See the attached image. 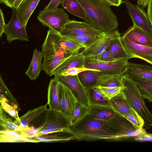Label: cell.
<instances>
[{
	"mask_svg": "<svg viewBox=\"0 0 152 152\" xmlns=\"http://www.w3.org/2000/svg\"><path fill=\"white\" fill-rule=\"evenodd\" d=\"M86 14L85 21L102 32L116 30L117 17L110 7L103 0H77Z\"/></svg>",
	"mask_w": 152,
	"mask_h": 152,
	"instance_id": "6da1fadb",
	"label": "cell"
},
{
	"mask_svg": "<svg viewBox=\"0 0 152 152\" xmlns=\"http://www.w3.org/2000/svg\"><path fill=\"white\" fill-rule=\"evenodd\" d=\"M69 130L77 140H116L118 136L117 132L107 122L94 119L88 115L77 123L71 125Z\"/></svg>",
	"mask_w": 152,
	"mask_h": 152,
	"instance_id": "7a4b0ae2",
	"label": "cell"
},
{
	"mask_svg": "<svg viewBox=\"0 0 152 152\" xmlns=\"http://www.w3.org/2000/svg\"><path fill=\"white\" fill-rule=\"evenodd\" d=\"M61 37L59 33L49 28L42 46V70L50 77L53 75L57 67L73 54L67 51L62 46Z\"/></svg>",
	"mask_w": 152,
	"mask_h": 152,
	"instance_id": "3957f363",
	"label": "cell"
},
{
	"mask_svg": "<svg viewBox=\"0 0 152 152\" xmlns=\"http://www.w3.org/2000/svg\"><path fill=\"white\" fill-rule=\"evenodd\" d=\"M122 83L125 86L121 92L122 96L143 119L144 126L147 128H150L152 126V113L146 106L144 98L141 96L135 82L124 75Z\"/></svg>",
	"mask_w": 152,
	"mask_h": 152,
	"instance_id": "277c9868",
	"label": "cell"
},
{
	"mask_svg": "<svg viewBox=\"0 0 152 152\" xmlns=\"http://www.w3.org/2000/svg\"><path fill=\"white\" fill-rule=\"evenodd\" d=\"M37 18L43 25L58 33L70 20L63 7L52 10L44 8L39 12Z\"/></svg>",
	"mask_w": 152,
	"mask_h": 152,
	"instance_id": "5b68a950",
	"label": "cell"
},
{
	"mask_svg": "<svg viewBox=\"0 0 152 152\" xmlns=\"http://www.w3.org/2000/svg\"><path fill=\"white\" fill-rule=\"evenodd\" d=\"M128 60L124 59L105 61L86 58L84 66L86 68L96 70L104 74L123 75L127 70Z\"/></svg>",
	"mask_w": 152,
	"mask_h": 152,
	"instance_id": "8992f818",
	"label": "cell"
},
{
	"mask_svg": "<svg viewBox=\"0 0 152 152\" xmlns=\"http://www.w3.org/2000/svg\"><path fill=\"white\" fill-rule=\"evenodd\" d=\"M113 108L115 111V114L107 122L118 134L116 140H124L136 137L143 131L142 128L136 127L117 110Z\"/></svg>",
	"mask_w": 152,
	"mask_h": 152,
	"instance_id": "52a82bcc",
	"label": "cell"
},
{
	"mask_svg": "<svg viewBox=\"0 0 152 152\" xmlns=\"http://www.w3.org/2000/svg\"><path fill=\"white\" fill-rule=\"evenodd\" d=\"M120 36L121 34L117 30L103 32L97 40L88 47L84 48L81 53L86 58L98 59L108 49L112 41Z\"/></svg>",
	"mask_w": 152,
	"mask_h": 152,
	"instance_id": "ba28073f",
	"label": "cell"
},
{
	"mask_svg": "<svg viewBox=\"0 0 152 152\" xmlns=\"http://www.w3.org/2000/svg\"><path fill=\"white\" fill-rule=\"evenodd\" d=\"M54 76L55 79L64 84L72 91L79 102L88 107L89 102L87 90L80 82L78 75Z\"/></svg>",
	"mask_w": 152,
	"mask_h": 152,
	"instance_id": "9c48e42d",
	"label": "cell"
},
{
	"mask_svg": "<svg viewBox=\"0 0 152 152\" xmlns=\"http://www.w3.org/2000/svg\"><path fill=\"white\" fill-rule=\"evenodd\" d=\"M46 112L45 121L40 127L39 131L51 129L57 132L70 133L69 128L71 125V123L60 111L49 108L47 109Z\"/></svg>",
	"mask_w": 152,
	"mask_h": 152,
	"instance_id": "30bf717a",
	"label": "cell"
},
{
	"mask_svg": "<svg viewBox=\"0 0 152 152\" xmlns=\"http://www.w3.org/2000/svg\"><path fill=\"white\" fill-rule=\"evenodd\" d=\"M59 83L58 95L60 111L71 123L78 101L69 88L60 82Z\"/></svg>",
	"mask_w": 152,
	"mask_h": 152,
	"instance_id": "8fae6325",
	"label": "cell"
},
{
	"mask_svg": "<svg viewBox=\"0 0 152 152\" xmlns=\"http://www.w3.org/2000/svg\"><path fill=\"white\" fill-rule=\"evenodd\" d=\"M124 1L133 25L142 30L152 39V26L147 12L141 6L133 4L128 0Z\"/></svg>",
	"mask_w": 152,
	"mask_h": 152,
	"instance_id": "7c38bea8",
	"label": "cell"
},
{
	"mask_svg": "<svg viewBox=\"0 0 152 152\" xmlns=\"http://www.w3.org/2000/svg\"><path fill=\"white\" fill-rule=\"evenodd\" d=\"M11 9L12 17L6 25L4 31L7 42L10 43L16 40L28 41L26 26L23 24L19 19L16 9L13 7Z\"/></svg>",
	"mask_w": 152,
	"mask_h": 152,
	"instance_id": "4fadbf2b",
	"label": "cell"
},
{
	"mask_svg": "<svg viewBox=\"0 0 152 152\" xmlns=\"http://www.w3.org/2000/svg\"><path fill=\"white\" fill-rule=\"evenodd\" d=\"M102 32L85 21L70 20L59 33L66 37L82 35H101Z\"/></svg>",
	"mask_w": 152,
	"mask_h": 152,
	"instance_id": "5bb4252c",
	"label": "cell"
},
{
	"mask_svg": "<svg viewBox=\"0 0 152 152\" xmlns=\"http://www.w3.org/2000/svg\"><path fill=\"white\" fill-rule=\"evenodd\" d=\"M121 39L129 59L133 58H138L152 65V47L135 43L123 36L121 37Z\"/></svg>",
	"mask_w": 152,
	"mask_h": 152,
	"instance_id": "9a60e30c",
	"label": "cell"
},
{
	"mask_svg": "<svg viewBox=\"0 0 152 152\" xmlns=\"http://www.w3.org/2000/svg\"><path fill=\"white\" fill-rule=\"evenodd\" d=\"M124 75L133 80L141 79L152 81V66L128 62L127 70Z\"/></svg>",
	"mask_w": 152,
	"mask_h": 152,
	"instance_id": "2e32d148",
	"label": "cell"
},
{
	"mask_svg": "<svg viewBox=\"0 0 152 152\" xmlns=\"http://www.w3.org/2000/svg\"><path fill=\"white\" fill-rule=\"evenodd\" d=\"M122 36L135 43L152 47V38L144 31L134 25L130 27Z\"/></svg>",
	"mask_w": 152,
	"mask_h": 152,
	"instance_id": "e0dca14e",
	"label": "cell"
},
{
	"mask_svg": "<svg viewBox=\"0 0 152 152\" xmlns=\"http://www.w3.org/2000/svg\"><path fill=\"white\" fill-rule=\"evenodd\" d=\"M85 59L81 52L72 54L56 68L53 72V75H60L73 68L85 67Z\"/></svg>",
	"mask_w": 152,
	"mask_h": 152,
	"instance_id": "ac0fdd59",
	"label": "cell"
},
{
	"mask_svg": "<svg viewBox=\"0 0 152 152\" xmlns=\"http://www.w3.org/2000/svg\"><path fill=\"white\" fill-rule=\"evenodd\" d=\"M112 107L128 120L135 118L138 114L124 98L121 92L110 100Z\"/></svg>",
	"mask_w": 152,
	"mask_h": 152,
	"instance_id": "d6986e66",
	"label": "cell"
},
{
	"mask_svg": "<svg viewBox=\"0 0 152 152\" xmlns=\"http://www.w3.org/2000/svg\"><path fill=\"white\" fill-rule=\"evenodd\" d=\"M40 0H23L16 9L18 17L23 24L26 26L27 23L38 5Z\"/></svg>",
	"mask_w": 152,
	"mask_h": 152,
	"instance_id": "ffe728a7",
	"label": "cell"
},
{
	"mask_svg": "<svg viewBox=\"0 0 152 152\" xmlns=\"http://www.w3.org/2000/svg\"><path fill=\"white\" fill-rule=\"evenodd\" d=\"M88 115L98 120L107 122L114 115L115 111L112 107L90 105Z\"/></svg>",
	"mask_w": 152,
	"mask_h": 152,
	"instance_id": "44dd1931",
	"label": "cell"
},
{
	"mask_svg": "<svg viewBox=\"0 0 152 152\" xmlns=\"http://www.w3.org/2000/svg\"><path fill=\"white\" fill-rule=\"evenodd\" d=\"M43 58L42 51L34 49L30 64L25 73L31 80H36L42 70V62Z\"/></svg>",
	"mask_w": 152,
	"mask_h": 152,
	"instance_id": "7402d4cb",
	"label": "cell"
},
{
	"mask_svg": "<svg viewBox=\"0 0 152 152\" xmlns=\"http://www.w3.org/2000/svg\"><path fill=\"white\" fill-rule=\"evenodd\" d=\"M97 82L94 86L108 87H123L122 78L124 75H111L104 74L97 71Z\"/></svg>",
	"mask_w": 152,
	"mask_h": 152,
	"instance_id": "603a6c76",
	"label": "cell"
},
{
	"mask_svg": "<svg viewBox=\"0 0 152 152\" xmlns=\"http://www.w3.org/2000/svg\"><path fill=\"white\" fill-rule=\"evenodd\" d=\"M59 82L54 78L49 83L47 104L50 108L60 111L59 103Z\"/></svg>",
	"mask_w": 152,
	"mask_h": 152,
	"instance_id": "cb8c5ba5",
	"label": "cell"
},
{
	"mask_svg": "<svg viewBox=\"0 0 152 152\" xmlns=\"http://www.w3.org/2000/svg\"><path fill=\"white\" fill-rule=\"evenodd\" d=\"M89 105L112 107L110 100L106 98L99 89L95 86L86 88Z\"/></svg>",
	"mask_w": 152,
	"mask_h": 152,
	"instance_id": "d4e9b609",
	"label": "cell"
},
{
	"mask_svg": "<svg viewBox=\"0 0 152 152\" xmlns=\"http://www.w3.org/2000/svg\"><path fill=\"white\" fill-rule=\"evenodd\" d=\"M35 137L29 139V142H49L53 141L77 140L71 133L67 132H59L53 135L49 134Z\"/></svg>",
	"mask_w": 152,
	"mask_h": 152,
	"instance_id": "484cf974",
	"label": "cell"
},
{
	"mask_svg": "<svg viewBox=\"0 0 152 152\" xmlns=\"http://www.w3.org/2000/svg\"><path fill=\"white\" fill-rule=\"evenodd\" d=\"M28 142L23 131L20 130H0V142Z\"/></svg>",
	"mask_w": 152,
	"mask_h": 152,
	"instance_id": "4316f807",
	"label": "cell"
},
{
	"mask_svg": "<svg viewBox=\"0 0 152 152\" xmlns=\"http://www.w3.org/2000/svg\"><path fill=\"white\" fill-rule=\"evenodd\" d=\"M47 105V104L34 109L30 110L20 117L18 120H15L14 121L22 128L28 127V125L34 119L46 111Z\"/></svg>",
	"mask_w": 152,
	"mask_h": 152,
	"instance_id": "83f0119b",
	"label": "cell"
},
{
	"mask_svg": "<svg viewBox=\"0 0 152 152\" xmlns=\"http://www.w3.org/2000/svg\"><path fill=\"white\" fill-rule=\"evenodd\" d=\"M121 37H119L113 40L108 49L111 56L115 60H128V56L122 44Z\"/></svg>",
	"mask_w": 152,
	"mask_h": 152,
	"instance_id": "f1b7e54d",
	"label": "cell"
},
{
	"mask_svg": "<svg viewBox=\"0 0 152 152\" xmlns=\"http://www.w3.org/2000/svg\"><path fill=\"white\" fill-rule=\"evenodd\" d=\"M61 5L72 15L86 20L85 11L77 0H63Z\"/></svg>",
	"mask_w": 152,
	"mask_h": 152,
	"instance_id": "f546056e",
	"label": "cell"
},
{
	"mask_svg": "<svg viewBox=\"0 0 152 152\" xmlns=\"http://www.w3.org/2000/svg\"><path fill=\"white\" fill-rule=\"evenodd\" d=\"M98 70H88L80 73L78 76L82 84L86 88L94 86L98 78Z\"/></svg>",
	"mask_w": 152,
	"mask_h": 152,
	"instance_id": "4dcf8cb0",
	"label": "cell"
},
{
	"mask_svg": "<svg viewBox=\"0 0 152 152\" xmlns=\"http://www.w3.org/2000/svg\"><path fill=\"white\" fill-rule=\"evenodd\" d=\"M133 80L135 82L142 97L152 102V81L141 79Z\"/></svg>",
	"mask_w": 152,
	"mask_h": 152,
	"instance_id": "1f68e13d",
	"label": "cell"
},
{
	"mask_svg": "<svg viewBox=\"0 0 152 152\" xmlns=\"http://www.w3.org/2000/svg\"><path fill=\"white\" fill-rule=\"evenodd\" d=\"M60 41L63 48L67 51L73 54L79 53L81 48H85L83 45L78 42L61 35Z\"/></svg>",
	"mask_w": 152,
	"mask_h": 152,
	"instance_id": "d6a6232c",
	"label": "cell"
},
{
	"mask_svg": "<svg viewBox=\"0 0 152 152\" xmlns=\"http://www.w3.org/2000/svg\"><path fill=\"white\" fill-rule=\"evenodd\" d=\"M4 110L0 108V124L1 129L20 130L22 129L20 126L7 116Z\"/></svg>",
	"mask_w": 152,
	"mask_h": 152,
	"instance_id": "836d02e7",
	"label": "cell"
},
{
	"mask_svg": "<svg viewBox=\"0 0 152 152\" xmlns=\"http://www.w3.org/2000/svg\"><path fill=\"white\" fill-rule=\"evenodd\" d=\"M89 112L88 107L78 102L71 122V125L75 124L83 119L88 115Z\"/></svg>",
	"mask_w": 152,
	"mask_h": 152,
	"instance_id": "e575fe53",
	"label": "cell"
},
{
	"mask_svg": "<svg viewBox=\"0 0 152 152\" xmlns=\"http://www.w3.org/2000/svg\"><path fill=\"white\" fill-rule=\"evenodd\" d=\"M101 35H82L66 37L80 43L85 48L92 45L98 39Z\"/></svg>",
	"mask_w": 152,
	"mask_h": 152,
	"instance_id": "d590c367",
	"label": "cell"
},
{
	"mask_svg": "<svg viewBox=\"0 0 152 152\" xmlns=\"http://www.w3.org/2000/svg\"><path fill=\"white\" fill-rule=\"evenodd\" d=\"M1 94L0 95V107L4 111L15 118V120H18L20 117L18 116L17 110L14 107L9 104L7 103V99L5 97V96L3 94Z\"/></svg>",
	"mask_w": 152,
	"mask_h": 152,
	"instance_id": "8d00e7d4",
	"label": "cell"
},
{
	"mask_svg": "<svg viewBox=\"0 0 152 152\" xmlns=\"http://www.w3.org/2000/svg\"><path fill=\"white\" fill-rule=\"evenodd\" d=\"M98 88L104 96L109 100L110 99L119 94L125 88L123 87H108L95 86Z\"/></svg>",
	"mask_w": 152,
	"mask_h": 152,
	"instance_id": "74e56055",
	"label": "cell"
},
{
	"mask_svg": "<svg viewBox=\"0 0 152 152\" xmlns=\"http://www.w3.org/2000/svg\"><path fill=\"white\" fill-rule=\"evenodd\" d=\"M0 91L5 93L19 109L20 110L18 107V104L16 99L12 96L10 91L4 84L1 75L0 76Z\"/></svg>",
	"mask_w": 152,
	"mask_h": 152,
	"instance_id": "f35d334b",
	"label": "cell"
},
{
	"mask_svg": "<svg viewBox=\"0 0 152 152\" xmlns=\"http://www.w3.org/2000/svg\"><path fill=\"white\" fill-rule=\"evenodd\" d=\"M94 69L83 67H74L70 69L60 75L64 76H75L77 75L80 73L84 71Z\"/></svg>",
	"mask_w": 152,
	"mask_h": 152,
	"instance_id": "ab89813d",
	"label": "cell"
},
{
	"mask_svg": "<svg viewBox=\"0 0 152 152\" xmlns=\"http://www.w3.org/2000/svg\"><path fill=\"white\" fill-rule=\"evenodd\" d=\"M134 140L141 141H152V137L143 129V131L137 136Z\"/></svg>",
	"mask_w": 152,
	"mask_h": 152,
	"instance_id": "60d3db41",
	"label": "cell"
},
{
	"mask_svg": "<svg viewBox=\"0 0 152 152\" xmlns=\"http://www.w3.org/2000/svg\"><path fill=\"white\" fill-rule=\"evenodd\" d=\"M97 60L105 61H111L116 60H115L112 57L108 49L100 55Z\"/></svg>",
	"mask_w": 152,
	"mask_h": 152,
	"instance_id": "b9f144b4",
	"label": "cell"
},
{
	"mask_svg": "<svg viewBox=\"0 0 152 152\" xmlns=\"http://www.w3.org/2000/svg\"><path fill=\"white\" fill-rule=\"evenodd\" d=\"M63 0H51L48 4L45 7L47 10H52L58 8L61 4Z\"/></svg>",
	"mask_w": 152,
	"mask_h": 152,
	"instance_id": "7bdbcfd3",
	"label": "cell"
},
{
	"mask_svg": "<svg viewBox=\"0 0 152 152\" xmlns=\"http://www.w3.org/2000/svg\"><path fill=\"white\" fill-rule=\"evenodd\" d=\"M6 24L5 23L3 13L1 9L0 10V37L4 33Z\"/></svg>",
	"mask_w": 152,
	"mask_h": 152,
	"instance_id": "ee69618b",
	"label": "cell"
},
{
	"mask_svg": "<svg viewBox=\"0 0 152 152\" xmlns=\"http://www.w3.org/2000/svg\"><path fill=\"white\" fill-rule=\"evenodd\" d=\"M110 6H113L118 7L122 4L124 3L122 0H103Z\"/></svg>",
	"mask_w": 152,
	"mask_h": 152,
	"instance_id": "f6af8a7d",
	"label": "cell"
},
{
	"mask_svg": "<svg viewBox=\"0 0 152 152\" xmlns=\"http://www.w3.org/2000/svg\"><path fill=\"white\" fill-rule=\"evenodd\" d=\"M147 7V14L152 26V0H149Z\"/></svg>",
	"mask_w": 152,
	"mask_h": 152,
	"instance_id": "bcb514c9",
	"label": "cell"
},
{
	"mask_svg": "<svg viewBox=\"0 0 152 152\" xmlns=\"http://www.w3.org/2000/svg\"><path fill=\"white\" fill-rule=\"evenodd\" d=\"M15 0H0V3H3L11 8L13 7Z\"/></svg>",
	"mask_w": 152,
	"mask_h": 152,
	"instance_id": "7dc6e473",
	"label": "cell"
},
{
	"mask_svg": "<svg viewBox=\"0 0 152 152\" xmlns=\"http://www.w3.org/2000/svg\"><path fill=\"white\" fill-rule=\"evenodd\" d=\"M148 1L149 0H137V4L141 6L144 8L148 6Z\"/></svg>",
	"mask_w": 152,
	"mask_h": 152,
	"instance_id": "c3c4849f",
	"label": "cell"
},
{
	"mask_svg": "<svg viewBox=\"0 0 152 152\" xmlns=\"http://www.w3.org/2000/svg\"><path fill=\"white\" fill-rule=\"evenodd\" d=\"M23 1V0H15L13 7L16 9L19 6Z\"/></svg>",
	"mask_w": 152,
	"mask_h": 152,
	"instance_id": "681fc988",
	"label": "cell"
},
{
	"mask_svg": "<svg viewBox=\"0 0 152 152\" xmlns=\"http://www.w3.org/2000/svg\"><path fill=\"white\" fill-rule=\"evenodd\" d=\"M150 135L152 137V134L149 133Z\"/></svg>",
	"mask_w": 152,
	"mask_h": 152,
	"instance_id": "f907efd6",
	"label": "cell"
}]
</instances>
